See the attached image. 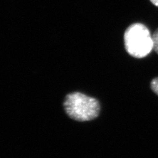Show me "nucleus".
<instances>
[{
  "label": "nucleus",
  "instance_id": "5",
  "mask_svg": "<svg viewBox=\"0 0 158 158\" xmlns=\"http://www.w3.org/2000/svg\"><path fill=\"white\" fill-rule=\"evenodd\" d=\"M150 2L154 4L155 6L158 7V0H150Z\"/></svg>",
  "mask_w": 158,
  "mask_h": 158
},
{
  "label": "nucleus",
  "instance_id": "3",
  "mask_svg": "<svg viewBox=\"0 0 158 158\" xmlns=\"http://www.w3.org/2000/svg\"><path fill=\"white\" fill-rule=\"evenodd\" d=\"M153 44H154V51L158 54V28L154 32L152 36Z\"/></svg>",
  "mask_w": 158,
  "mask_h": 158
},
{
  "label": "nucleus",
  "instance_id": "2",
  "mask_svg": "<svg viewBox=\"0 0 158 158\" xmlns=\"http://www.w3.org/2000/svg\"><path fill=\"white\" fill-rule=\"evenodd\" d=\"M124 44L127 53L138 59L146 57L154 49L149 29L139 23L132 24L127 28L124 34Z\"/></svg>",
  "mask_w": 158,
  "mask_h": 158
},
{
  "label": "nucleus",
  "instance_id": "4",
  "mask_svg": "<svg viewBox=\"0 0 158 158\" xmlns=\"http://www.w3.org/2000/svg\"><path fill=\"white\" fill-rule=\"evenodd\" d=\"M150 86L152 91L158 96V77L154 78L151 81Z\"/></svg>",
  "mask_w": 158,
  "mask_h": 158
},
{
  "label": "nucleus",
  "instance_id": "1",
  "mask_svg": "<svg viewBox=\"0 0 158 158\" xmlns=\"http://www.w3.org/2000/svg\"><path fill=\"white\" fill-rule=\"evenodd\" d=\"M63 107L69 117L80 122L95 119L100 112V104L97 99L81 92L67 94L64 100Z\"/></svg>",
  "mask_w": 158,
  "mask_h": 158
}]
</instances>
